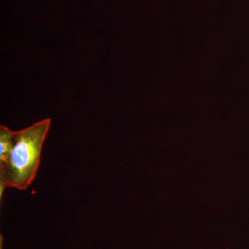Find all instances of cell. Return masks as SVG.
Here are the masks:
<instances>
[{"instance_id":"obj_1","label":"cell","mask_w":249,"mask_h":249,"mask_svg":"<svg viewBox=\"0 0 249 249\" xmlns=\"http://www.w3.org/2000/svg\"><path fill=\"white\" fill-rule=\"evenodd\" d=\"M51 123L50 119H45L15 132L14 146L7 162L0 165V199L7 187L23 191L34 181Z\"/></svg>"},{"instance_id":"obj_3","label":"cell","mask_w":249,"mask_h":249,"mask_svg":"<svg viewBox=\"0 0 249 249\" xmlns=\"http://www.w3.org/2000/svg\"><path fill=\"white\" fill-rule=\"evenodd\" d=\"M2 241L3 237L1 235V237H0V249H2Z\"/></svg>"},{"instance_id":"obj_2","label":"cell","mask_w":249,"mask_h":249,"mask_svg":"<svg viewBox=\"0 0 249 249\" xmlns=\"http://www.w3.org/2000/svg\"><path fill=\"white\" fill-rule=\"evenodd\" d=\"M14 131L6 126H0V165H4L7 162L14 146Z\"/></svg>"}]
</instances>
